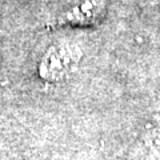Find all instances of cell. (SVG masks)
<instances>
[{"mask_svg": "<svg viewBox=\"0 0 160 160\" xmlns=\"http://www.w3.org/2000/svg\"><path fill=\"white\" fill-rule=\"evenodd\" d=\"M82 58V51L78 46L62 43L51 47L40 62L39 73L48 82H60L67 79L76 69Z\"/></svg>", "mask_w": 160, "mask_h": 160, "instance_id": "cell-1", "label": "cell"}]
</instances>
